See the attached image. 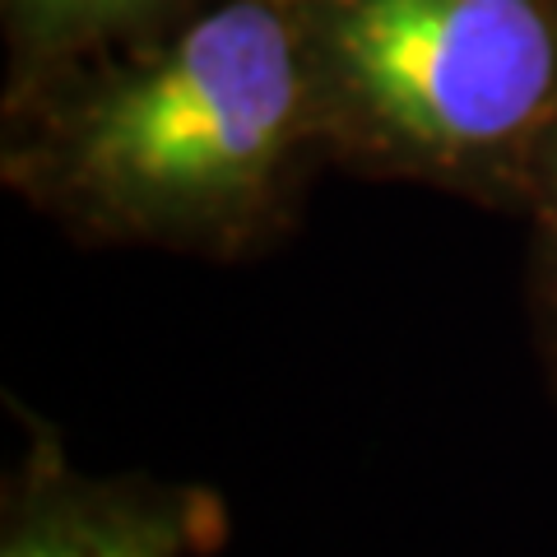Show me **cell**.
<instances>
[{
	"label": "cell",
	"instance_id": "obj_1",
	"mask_svg": "<svg viewBox=\"0 0 557 557\" xmlns=\"http://www.w3.org/2000/svg\"><path fill=\"white\" fill-rule=\"evenodd\" d=\"M321 145L293 0H205L145 42L24 89L10 172L98 237L233 251Z\"/></svg>",
	"mask_w": 557,
	"mask_h": 557
},
{
	"label": "cell",
	"instance_id": "obj_2",
	"mask_svg": "<svg viewBox=\"0 0 557 557\" xmlns=\"http://www.w3.org/2000/svg\"><path fill=\"white\" fill-rule=\"evenodd\" d=\"M321 145L399 177L530 186L557 116V0H293Z\"/></svg>",
	"mask_w": 557,
	"mask_h": 557
},
{
	"label": "cell",
	"instance_id": "obj_3",
	"mask_svg": "<svg viewBox=\"0 0 557 557\" xmlns=\"http://www.w3.org/2000/svg\"><path fill=\"white\" fill-rule=\"evenodd\" d=\"M214 530L200 487L84 479L38 450L10 497L0 557H190Z\"/></svg>",
	"mask_w": 557,
	"mask_h": 557
},
{
	"label": "cell",
	"instance_id": "obj_4",
	"mask_svg": "<svg viewBox=\"0 0 557 557\" xmlns=\"http://www.w3.org/2000/svg\"><path fill=\"white\" fill-rule=\"evenodd\" d=\"M205 0H0L14 84H42L116 47L145 42Z\"/></svg>",
	"mask_w": 557,
	"mask_h": 557
},
{
	"label": "cell",
	"instance_id": "obj_5",
	"mask_svg": "<svg viewBox=\"0 0 557 557\" xmlns=\"http://www.w3.org/2000/svg\"><path fill=\"white\" fill-rule=\"evenodd\" d=\"M530 190H534V205H539V219H544V233H548V247L557 260V116L544 135V145L534 153V172H530Z\"/></svg>",
	"mask_w": 557,
	"mask_h": 557
}]
</instances>
